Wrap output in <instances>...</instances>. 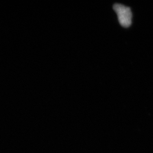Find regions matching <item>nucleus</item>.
Returning a JSON list of instances; mask_svg holds the SVG:
<instances>
[{
  "label": "nucleus",
  "mask_w": 153,
  "mask_h": 153,
  "mask_svg": "<svg viewBox=\"0 0 153 153\" xmlns=\"http://www.w3.org/2000/svg\"><path fill=\"white\" fill-rule=\"evenodd\" d=\"M113 8L117 15L120 25L123 27H129L131 25L132 17L130 7L120 4H116Z\"/></svg>",
  "instance_id": "obj_1"
}]
</instances>
